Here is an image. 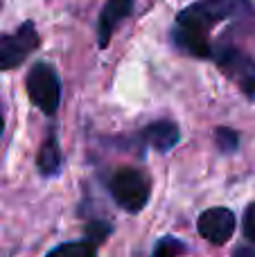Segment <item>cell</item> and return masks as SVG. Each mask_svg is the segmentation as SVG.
Here are the masks:
<instances>
[{
  "mask_svg": "<svg viewBox=\"0 0 255 257\" xmlns=\"http://www.w3.org/2000/svg\"><path fill=\"white\" fill-rule=\"evenodd\" d=\"M244 9H248V0H203L183 9L176 16V43L192 57H210L212 50L208 32L217 23L237 16Z\"/></svg>",
  "mask_w": 255,
  "mask_h": 257,
  "instance_id": "cell-1",
  "label": "cell"
},
{
  "mask_svg": "<svg viewBox=\"0 0 255 257\" xmlns=\"http://www.w3.org/2000/svg\"><path fill=\"white\" fill-rule=\"evenodd\" d=\"M111 194L126 212H140L149 201V181L131 167H122L111 178Z\"/></svg>",
  "mask_w": 255,
  "mask_h": 257,
  "instance_id": "cell-2",
  "label": "cell"
},
{
  "mask_svg": "<svg viewBox=\"0 0 255 257\" xmlns=\"http://www.w3.org/2000/svg\"><path fill=\"white\" fill-rule=\"evenodd\" d=\"M25 86L34 106H39L48 115L57 113L59 99H61V86H59L57 72L48 63H36L30 70V75H27Z\"/></svg>",
  "mask_w": 255,
  "mask_h": 257,
  "instance_id": "cell-3",
  "label": "cell"
},
{
  "mask_svg": "<svg viewBox=\"0 0 255 257\" xmlns=\"http://www.w3.org/2000/svg\"><path fill=\"white\" fill-rule=\"evenodd\" d=\"M39 32L30 21L23 23L14 34H0V70L18 68L39 48Z\"/></svg>",
  "mask_w": 255,
  "mask_h": 257,
  "instance_id": "cell-4",
  "label": "cell"
},
{
  "mask_svg": "<svg viewBox=\"0 0 255 257\" xmlns=\"http://www.w3.org/2000/svg\"><path fill=\"white\" fill-rule=\"evenodd\" d=\"M217 63L248 97H255V59L235 48H224L217 54Z\"/></svg>",
  "mask_w": 255,
  "mask_h": 257,
  "instance_id": "cell-5",
  "label": "cell"
},
{
  "mask_svg": "<svg viewBox=\"0 0 255 257\" xmlns=\"http://www.w3.org/2000/svg\"><path fill=\"white\" fill-rule=\"evenodd\" d=\"M197 228L203 239H208L210 244L221 246L235 232V214L228 208H210L199 217Z\"/></svg>",
  "mask_w": 255,
  "mask_h": 257,
  "instance_id": "cell-6",
  "label": "cell"
},
{
  "mask_svg": "<svg viewBox=\"0 0 255 257\" xmlns=\"http://www.w3.org/2000/svg\"><path fill=\"white\" fill-rule=\"evenodd\" d=\"M131 9H134V0H106V5L102 9V16H99V25H97V36L102 48H106L115 25L122 18L129 16Z\"/></svg>",
  "mask_w": 255,
  "mask_h": 257,
  "instance_id": "cell-7",
  "label": "cell"
},
{
  "mask_svg": "<svg viewBox=\"0 0 255 257\" xmlns=\"http://www.w3.org/2000/svg\"><path fill=\"white\" fill-rule=\"evenodd\" d=\"M179 138H181L179 126H176L174 122H167V120L154 122V124L143 128V140L158 151H170L172 147L179 142Z\"/></svg>",
  "mask_w": 255,
  "mask_h": 257,
  "instance_id": "cell-8",
  "label": "cell"
},
{
  "mask_svg": "<svg viewBox=\"0 0 255 257\" xmlns=\"http://www.w3.org/2000/svg\"><path fill=\"white\" fill-rule=\"evenodd\" d=\"M36 167L43 176H54L59 174V167H61V151H59V142L57 136L50 133V138L43 142L39 151V158H36Z\"/></svg>",
  "mask_w": 255,
  "mask_h": 257,
  "instance_id": "cell-9",
  "label": "cell"
},
{
  "mask_svg": "<svg viewBox=\"0 0 255 257\" xmlns=\"http://www.w3.org/2000/svg\"><path fill=\"white\" fill-rule=\"evenodd\" d=\"M50 255H68V257H93L95 244L90 241H77V244H61L50 250Z\"/></svg>",
  "mask_w": 255,
  "mask_h": 257,
  "instance_id": "cell-10",
  "label": "cell"
},
{
  "mask_svg": "<svg viewBox=\"0 0 255 257\" xmlns=\"http://www.w3.org/2000/svg\"><path fill=\"white\" fill-rule=\"evenodd\" d=\"M181 253H185V246L181 244L179 239H174V237L161 239L158 246L154 248V255L156 257H174V255H181Z\"/></svg>",
  "mask_w": 255,
  "mask_h": 257,
  "instance_id": "cell-11",
  "label": "cell"
},
{
  "mask_svg": "<svg viewBox=\"0 0 255 257\" xmlns=\"http://www.w3.org/2000/svg\"><path fill=\"white\" fill-rule=\"evenodd\" d=\"M215 138H217V145H219L221 151H226V154L237 147V133L230 131V128H217Z\"/></svg>",
  "mask_w": 255,
  "mask_h": 257,
  "instance_id": "cell-12",
  "label": "cell"
},
{
  "mask_svg": "<svg viewBox=\"0 0 255 257\" xmlns=\"http://www.w3.org/2000/svg\"><path fill=\"white\" fill-rule=\"evenodd\" d=\"M86 232H88V237L93 241H102L104 237L111 232V226H108V223H104V221H90V226L86 228Z\"/></svg>",
  "mask_w": 255,
  "mask_h": 257,
  "instance_id": "cell-13",
  "label": "cell"
},
{
  "mask_svg": "<svg viewBox=\"0 0 255 257\" xmlns=\"http://www.w3.org/2000/svg\"><path fill=\"white\" fill-rule=\"evenodd\" d=\"M244 235H246V239L255 241V201L244 212Z\"/></svg>",
  "mask_w": 255,
  "mask_h": 257,
  "instance_id": "cell-14",
  "label": "cell"
},
{
  "mask_svg": "<svg viewBox=\"0 0 255 257\" xmlns=\"http://www.w3.org/2000/svg\"><path fill=\"white\" fill-rule=\"evenodd\" d=\"M237 255H255V248H239Z\"/></svg>",
  "mask_w": 255,
  "mask_h": 257,
  "instance_id": "cell-15",
  "label": "cell"
},
{
  "mask_svg": "<svg viewBox=\"0 0 255 257\" xmlns=\"http://www.w3.org/2000/svg\"><path fill=\"white\" fill-rule=\"evenodd\" d=\"M3 128H5V117H3V111H0V136H3Z\"/></svg>",
  "mask_w": 255,
  "mask_h": 257,
  "instance_id": "cell-16",
  "label": "cell"
}]
</instances>
